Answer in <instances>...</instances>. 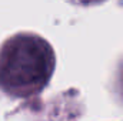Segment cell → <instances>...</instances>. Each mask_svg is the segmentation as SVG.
<instances>
[{"label":"cell","instance_id":"7a4b0ae2","mask_svg":"<svg viewBox=\"0 0 123 121\" xmlns=\"http://www.w3.org/2000/svg\"><path fill=\"white\" fill-rule=\"evenodd\" d=\"M73 3H80V4H87V3H94V1H99V0H70Z\"/></svg>","mask_w":123,"mask_h":121},{"label":"cell","instance_id":"6da1fadb","mask_svg":"<svg viewBox=\"0 0 123 121\" xmlns=\"http://www.w3.org/2000/svg\"><path fill=\"white\" fill-rule=\"evenodd\" d=\"M50 43L34 33H17L0 46V91L13 98H31L44 90L55 73Z\"/></svg>","mask_w":123,"mask_h":121}]
</instances>
